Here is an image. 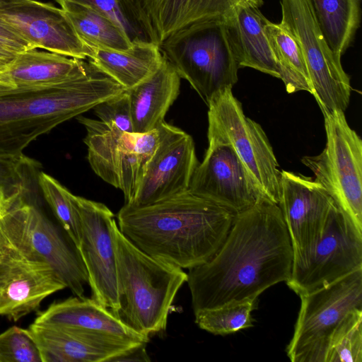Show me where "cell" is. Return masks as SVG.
Instances as JSON below:
<instances>
[{
  "mask_svg": "<svg viewBox=\"0 0 362 362\" xmlns=\"http://www.w3.org/2000/svg\"><path fill=\"white\" fill-rule=\"evenodd\" d=\"M293 257L279 205L262 198L235 215L224 242L209 260L187 273L194 313L257 299L269 287L288 280Z\"/></svg>",
  "mask_w": 362,
  "mask_h": 362,
  "instance_id": "1",
  "label": "cell"
},
{
  "mask_svg": "<svg viewBox=\"0 0 362 362\" xmlns=\"http://www.w3.org/2000/svg\"><path fill=\"white\" fill-rule=\"evenodd\" d=\"M235 215L189 190L142 206L124 204L121 233L148 255L181 269L209 260L224 242Z\"/></svg>",
  "mask_w": 362,
  "mask_h": 362,
  "instance_id": "2",
  "label": "cell"
},
{
  "mask_svg": "<svg viewBox=\"0 0 362 362\" xmlns=\"http://www.w3.org/2000/svg\"><path fill=\"white\" fill-rule=\"evenodd\" d=\"M90 64L68 81L0 91V156L22 155L39 136L126 90Z\"/></svg>",
  "mask_w": 362,
  "mask_h": 362,
  "instance_id": "3",
  "label": "cell"
},
{
  "mask_svg": "<svg viewBox=\"0 0 362 362\" xmlns=\"http://www.w3.org/2000/svg\"><path fill=\"white\" fill-rule=\"evenodd\" d=\"M119 309L117 317L150 339L163 332L175 297L187 282L182 269L156 259L134 245L112 225Z\"/></svg>",
  "mask_w": 362,
  "mask_h": 362,
  "instance_id": "4",
  "label": "cell"
},
{
  "mask_svg": "<svg viewBox=\"0 0 362 362\" xmlns=\"http://www.w3.org/2000/svg\"><path fill=\"white\" fill-rule=\"evenodd\" d=\"M37 189L4 202L0 206V223L16 244L47 262L66 288L83 297L88 279L79 250L37 206Z\"/></svg>",
  "mask_w": 362,
  "mask_h": 362,
  "instance_id": "5",
  "label": "cell"
},
{
  "mask_svg": "<svg viewBox=\"0 0 362 362\" xmlns=\"http://www.w3.org/2000/svg\"><path fill=\"white\" fill-rule=\"evenodd\" d=\"M159 47L163 57L206 103L218 90L233 88L238 80L239 66L224 20L192 25L170 36Z\"/></svg>",
  "mask_w": 362,
  "mask_h": 362,
  "instance_id": "6",
  "label": "cell"
},
{
  "mask_svg": "<svg viewBox=\"0 0 362 362\" xmlns=\"http://www.w3.org/2000/svg\"><path fill=\"white\" fill-rule=\"evenodd\" d=\"M326 146L317 156L301 162L315 175L334 204L362 232V141L352 129L344 112H322Z\"/></svg>",
  "mask_w": 362,
  "mask_h": 362,
  "instance_id": "7",
  "label": "cell"
},
{
  "mask_svg": "<svg viewBox=\"0 0 362 362\" xmlns=\"http://www.w3.org/2000/svg\"><path fill=\"white\" fill-rule=\"evenodd\" d=\"M206 104L208 141L231 146L264 194L278 204L279 163L262 127L245 116L232 88L218 90Z\"/></svg>",
  "mask_w": 362,
  "mask_h": 362,
  "instance_id": "8",
  "label": "cell"
},
{
  "mask_svg": "<svg viewBox=\"0 0 362 362\" xmlns=\"http://www.w3.org/2000/svg\"><path fill=\"white\" fill-rule=\"evenodd\" d=\"M86 130L84 143L94 173L124 194L131 204L158 141V129L146 133L126 132L100 120L78 115Z\"/></svg>",
  "mask_w": 362,
  "mask_h": 362,
  "instance_id": "9",
  "label": "cell"
},
{
  "mask_svg": "<svg viewBox=\"0 0 362 362\" xmlns=\"http://www.w3.org/2000/svg\"><path fill=\"white\" fill-rule=\"evenodd\" d=\"M300 298L287 356L292 362H325L334 329L349 312L362 308V269Z\"/></svg>",
  "mask_w": 362,
  "mask_h": 362,
  "instance_id": "10",
  "label": "cell"
},
{
  "mask_svg": "<svg viewBox=\"0 0 362 362\" xmlns=\"http://www.w3.org/2000/svg\"><path fill=\"white\" fill-rule=\"evenodd\" d=\"M362 269V232L335 204L318 239L293 258L287 286L299 296Z\"/></svg>",
  "mask_w": 362,
  "mask_h": 362,
  "instance_id": "11",
  "label": "cell"
},
{
  "mask_svg": "<svg viewBox=\"0 0 362 362\" xmlns=\"http://www.w3.org/2000/svg\"><path fill=\"white\" fill-rule=\"evenodd\" d=\"M280 25L299 44L305 60L313 94L322 112H345L351 93L350 78L341 58L330 49L308 0H281Z\"/></svg>",
  "mask_w": 362,
  "mask_h": 362,
  "instance_id": "12",
  "label": "cell"
},
{
  "mask_svg": "<svg viewBox=\"0 0 362 362\" xmlns=\"http://www.w3.org/2000/svg\"><path fill=\"white\" fill-rule=\"evenodd\" d=\"M64 288L54 269L16 244L0 223V315L18 321Z\"/></svg>",
  "mask_w": 362,
  "mask_h": 362,
  "instance_id": "13",
  "label": "cell"
},
{
  "mask_svg": "<svg viewBox=\"0 0 362 362\" xmlns=\"http://www.w3.org/2000/svg\"><path fill=\"white\" fill-rule=\"evenodd\" d=\"M188 190L235 215L251 208L262 198H268L233 147L215 141H209Z\"/></svg>",
  "mask_w": 362,
  "mask_h": 362,
  "instance_id": "14",
  "label": "cell"
},
{
  "mask_svg": "<svg viewBox=\"0 0 362 362\" xmlns=\"http://www.w3.org/2000/svg\"><path fill=\"white\" fill-rule=\"evenodd\" d=\"M75 202L81 221L78 250L87 272L91 298L115 314L119 303L112 233L115 215L103 203L76 195Z\"/></svg>",
  "mask_w": 362,
  "mask_h": 362,
  "instance_id": "15",
  "label": "cell"
},
{
  "mask_svg": "<svg viewBox=\"0 0 362 362\" xmlns=\"http://www.w3.org/2000/svg\"><path fill=\"white\" fill-rule=\"evenodd\" d=\"M158 129L157 146L129 205L146 206L187 191L199 163L189 134L165 122Z\"/></svg>",
  "mask_w": 362,
  "mask_h": 362,
  "instance_id": "16",
  "label": "cell"
},
{
  "mask_svg": "<svg viewBox=\"0 0 362 362\" xmlns=\"http://www.w3.org/2000/svg\"><path fill=\"white\" fill-rule=\"evenodd\" d=\"M146 40L160 46L173 34L192 25L225 20L243 6L260 8L264 0H127Z\"/></svg>",
  "mask_w": 362,
  "mask_h": 362,
  "instance_id": "17",
  "label": "cell"
},
{
  "mask_svg": "<svg viewBox=\"0 0 362 362\" xmlns=\"http://www.w3.org/2000/svg\"><path fill=\"white\" fill-rule=\"evenodd\" d=\"M334 204L314 179L280 170L278 205L290 236L293 257L303 254L318 239Z\"/></svg>",
  "mask_w": 362,
  "mask_h": 362,
  "instance_id": "18",
  "label": "cell"
},
{
  "mask_svg": "<svg viewBox=\"0 0 362 362\" xmlns=\"http://www.w3.org/2000/svg\"><path fill=\"white\" fill-rule=\"evenodd\" d=\"M0 19L33 49L88 59L90 48L75 30L64 11L49 3L25 0L0 11Z\"/></svg>",
  "mask_w": 362,
  "mask_h": 362,
  "instance_id": "19",
  "label": "cell"
},
{
  "mask_svg": "<svg viewBox=\"0 0 362 362\" xmlns=\"http://www.w3.org/2000/svg\"><path fill=\"white\" fill-rule=\"evenodd\" d=\"M42 362H109L134 344L110 335L33 322L27 329Z\"/></svg>",
  "mask_w": 362,
  "mask_h": 362,
  "instance_id": "20",
  "label": "cell"
},
{
  "mask_svg": "<svg viewBox=\"0 0 362 362\" xmlns=\"http://www.w3.org/2000/svg\"><path fill=\"white\" fill-rule=\"evenodd\" d=\"M33 322L110 335L134 344H147L150 339L124 324L111 310L85 296L52 303L39 312Z\"/></svg>",
  "mask_w": 362,
  "mask_h": 362,
  "instance_id": "21",
  "label": "cell"
},
{
  "mask_svg": "<svg viewBox=\"0 0 362 362\" xmlns=\"http://www.w3.org/2000/svg\"><path fill=\"white\" fill-rule=\"evenodd\" d=\"M90 62L48 51L29 49L0 73V91L54 85L86 74Z\"/></svg>",
  "mask_w": 362,
  "mask_h": 362,
  "instance_id": "22",
  "label": "cell"
},
{
  "mask_svg": "<svg viewBox=\"0 0 362 362\" xmlns=\"http://www.w3.org/2000/svg\"><path fill=\"white\" fill-rule=\"evenodd\" d=\"M268 21L259 7L243 6L229 14L224 23L239 68L250 67L279 78L264 32Z\"/></svg>",
  "mask_w": 362,
  "mask_h": 362,
  "instance_id": "23",
  "label": "cell"
},
{
  "mask_svg": "<svg viewBox=\"0 0 362 362\" xmlns=\"http://www.w3.org/2000/svg\"><path fill=\"white\" fill-rule=\"evenodd\" d=\"M181 78L163 57L159 69L149 78L127 90L130 100L134 132L156 129L177 99Z\"/></svg>",
  "mask_w": 362,
  "mask_h": 362,
  "instance_id": "24",
  "label": "cell"
},
{
  "mask_svg": "<svg viewBox=\"0 0 362 362\" xmlns=\"http://www.w3.org/2000/svg\"><path fill=\"white\" fill-rule=\"evenodd\" d=\"M88 47V61L126 90L152 76L163 61L160 47L144 39L133 40L124 50Z\"/></svg>",
  "mask_w": 362,
  "mask_h": 362,
  "instance_id": "25",
  "label": "cell"
},
{
  "mask_svg": "<svg viewBox=\"0 0 362 362\" xmlns=\"http://www.w3.org/2000/svg\"><path fill=\"white\" fill-rule=\"evenodd\" d=\"M308 1L327 45L341 58L360 25L359 0Z\"/></svg>",
  "mask_w": 362,
  "mask_h": 362,
  "instance_id": "26",
  "label": "cell"
},
{
  "mask_svg": "<svg viewBox=\"0 0 362 362\" xmlns=\"http://www.w3.org/2000/svg\"><path fill=\"white\" fill-rule=\"evenodd\" d=\"M60 6L86 45L119 50L131 47L132 41L127 33L103 13L70 1Z\"/></svg>",
  "mask_w": 362,
  "mask_h": 362,
  "instance_id": "27",
  "label": "cell"
},
{
  "mask_svg": "<svg viewBox=\"0 0 362 362\" xmlns=\"http://www.w3.org/2000/svg\"><path fill=\"white\" fill-rule=\"evenodd\" d=\"M264 32L272 52L274 59L288 93L305 90L311 93L310 77L298 42L279 23L269 21Z\"/></svg>",
  "mask_w": 362,
  "mask_h": 362,
  "instance_id": "28",
  "label": "cell"
},
{
  "mask_svg": "<svg viewBox=\"0 0 362 362\" xmlns=\"http://www.w3.org/2000/svg\"><path fill=\"white\" fill-rule=\"evenodd\" d=\"M257 299L226 304L200 310L194 314L195 322L201 328L215 335H227L253 326L252 311Z\"/></svg>",
  "mask_w": 362,
  "mask_h": 362,
  "instance_id": "29",
  "label": "cell"
},
{
  "mask_svg": "<svg viewBox=\"0 0 362 362\" xmlns=\"http://www.w3.org/2000/svg\"><path fill=\"white\" fill-rule=\"evenodd\" d=\"M37 184L59 225L78 248L81 221L75 195L55 178L42 171L38 175Z\"/></svg>",
  "mask_w": 362,
  "mask_h": 362,
  "instance_id": "30",
  "label": "cell"
},
{
  "mask_svg": "<svg viewBox=\"0 0 362 362\" xmlns=\"http://www.w3.org/2000/svg\"><path fill=\"white\" fill-rule=\"evenodd\" d=\"M40 164L22 154L0 156V206L22 193L37 189Z\"/></svg>",
  "mask_w": 362,
  "mask_h": 362,
  "instance_id": "31",
  "label": "cell"
},
{
  "mask_svg": "<svg viewBox=\"0 0 362 362\" xmlns=\"http://www.w3.org/2000/svg\"><path fill=\"white\" fill-rule=\"evenodd\" d=\"M325 362H362V308L349 312L334 329Z\"/></svg>",
  "mask_w": 362,
  "mask_h": 362,
  "instance_id": "32",
  "label": "cell"
},
{
  "mask_svg": "<svg viewBox=\"0 0 362 362\" xmlns=\"http://www.w3.org/2000/svg\"><path fill=\"white\" fill-rule=\"evenodd\" d=\"M0 362H42L27 329L13 326L0 334Z\"/></svg>",
  "mask_w": 362,
  "mask_h": 362,
  "instance_id": "33",
  "label": "cell"
},
{
  "mask_svg": "<svg viewBox=\"0 0 362 362\" xmlns=\"http://www.w3.org/2000/svg\"><path fill=\"white\" fill-rule=\"evenodd\" d=\"M59 5L65 1L90 6L110 18L123 29L132 41L146 40L132 16L127 0H55Z\"/></svg>",
  "mask_w": 362,
  "mask_h": 362,
  "instance_id": "34",
  "label": "cell"
},
{
  "mask_svg": "<svg viewBox=\"0 0 362 362\" xmlns=\"http://www.w3.org/2000/svg\"><path fill=\"white\" fill-rule=\"evenodd\" d=\"M99 120L126 132H134L131 106L127 90L93 107Z\"/></svg>",
  "mask_w": 362,
  "mask_h": 362,
  "instance_id": "35",
  "label": "cell"
},
{
  "mask_svg": "<svg viewBox=\"0 0 362 362\" xmlns=\"http://www.w3.org/2000/svg\"><path fill=\"white\" fill-rule=\"evenodd\" d=\"M26 51L17 43L0 37V73L4 71L18 57Z\"/></svg>",
  "mask_w": 362,
  "mask_h": 362,
  "instance_id": "36",
  "label": "cell"
},
{
  "mask_svg": "<svg viewBox=\"0 0 362 362\" xmlns=\"http://www.w3.org/2000/svg\"><path fill=\"white\" fill-rule=\"evenodd\" d=\"M146 344H141L133 346L112 358L109 362L150 361L151 359L146 350Z\"/></svg>",
  "mask_w": 362,
  "mask_h": 362,
  "instance_id": "37",
  "label": "cell"
},
{
  "mask_svg": "<svg viewBox=\"0 0 362 362\" xmlns=\"http://www.w3.org/2000/svg\"><path fill=\"white\" fill-rule=\"evenodd\" d=\"M0 37L13 41L26 50L33 49V47L23 39L12 28L0 19Z\"/></svg>",
  "mask_w": 362,
  "mask_h": 362,
  "instance_id": "38",
  "label": "cell"
},
{
  "mask_svg": "<svg viewBox=\"0 0 362 362\" xmlns=\"http://www.w3.org/2000/svg\"><path fill=\"white\" fill-rule=\"evenodd\" d=\"M25 1V0H0V11L21 4Z\"/></svg>",
  "mask_w": 362,
  "mask_h": 362,
  "instance_id": "39",
  "label": "cell"
}]
</instances>
